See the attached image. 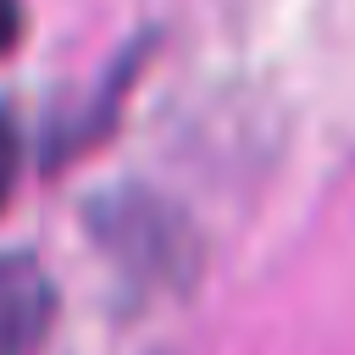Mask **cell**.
<instances>
[{
  "label": "cell",
  "mask_w": 355,
  "mask_h": 355,
  "mask_svg": "<svg viewBox=\"0 0 355 355\" xmlns=\"http://www.w3.org/2000/svg\"><path fill=\"white\" fill-rule=\"evenodd\" d=\"M55 288L33 255H0V355H33L50 333Z\"/></svg>",
  "instance_id": "2"
},
{
  "label": "cell",
  "mask_w": 355,
  "mask_h": 355,
  "mask_svg": "<svg viewBox=\"0 0 355 355\" xmlns=\"http://www.w3.org/2000/svg\"><path fill=\"white\" fill-rule=\"evenodd\" d=\"M11 178H17V133H11V122L0 116V205H6V194H11Z\"/></svg>",
  "instance_id": "3"
},
{
  "label": "cell",
  "mask_w": 355,
  "mask_h": 355,
  "mask_svg": "<svg viewBox=\"0 0 355 355\" xmlns=\"http://www.w3.org/2000/svg\"><path fill=\"white\" fill-rule=\"evenodd\" d=\"M94 233L133 277H161V283L189 277L194 233L155 194H111L105 205H94Z\"/></svg>",
  "instance_id": "1"
},
{
  "label": "cell",
  "mask_w": 355,
  "mask_h": 355,
  "mask_svg": "<svg viewBox=\"0 0 355 355\" xmlns=\"http://www.w3.org/2000/svg\"><path fill=\"white\" fill-rule=\"evenodd\" d=\"M22 39V6L17 0H0V55Z\"/></svg>",
  "instance_id": "4"
}]
</instances>
